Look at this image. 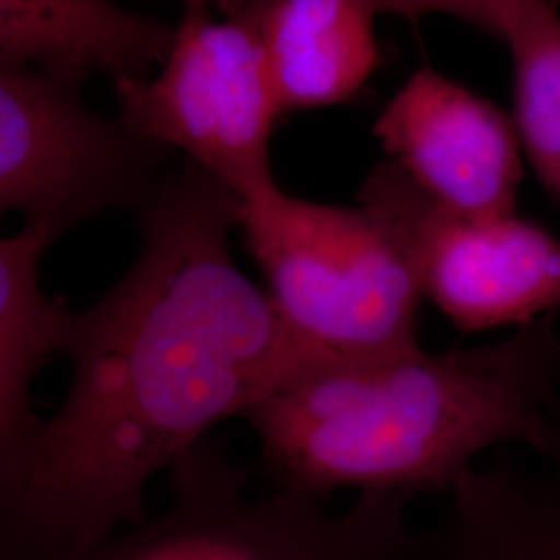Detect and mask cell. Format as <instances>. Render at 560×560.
Wrapping results in <instances>:
<instances>
[{"label":"cell","mask_w":560,"mask_h":560,"mask_svg":"<svg viewBox=\"0 0 560 560\" xmlns=\"http://www.w3.org/2000/svg\"><path fill=\"white\" fill-rule=\"evenodd\" d=\"M241 208L183 161L138 212V260L78 314L65 399L0 471V560L69 559L148 520L154 476L322 363L233 260Z\"/></svg>","instance_id":"cell-1"},{"label":"cell","mask_w":560,"mask_h":560,"mask_svg":"<svg viewBox=\"0 0 560 560\" xmlns=\"http://www.w3.org/2000/svg\"><path fill=\"white\" fill-rule=\"evenodd\" d=\"M360 203L395 229L421 291L463 332L529 326L560 307V241L515 214L463 217L432 200L397 164L382 162Z\"/></svg>","instance_id":"cell-7"},{"label":"cell","mask_w":560,"mask_h":560,"mask_svg":"<svg viewBox=\"0 0 560 560\" xmlns=\"http://www.w3.org/2000/svg\"><path fill=\"white\" fill-rule=\"evenodd\" d=\"M81 90L34 69H0V212L60 235L159 194L168 148L140 140L81 101Z\"/></svg>","instance_id":"cell-6"},{"label":"cell","mask_w":560,"mask_h":560,"mask_svg":"<svg viewBox=\"0 0 560 560\" xmlns=\"http://www.w3.org/2000/svg\"><path fill=\"white\" fill-rule=\"evenodd\" d=\"M552 318L494 347L376 361H322L245 416L277 488L326 499L342 488L399 494L460 486L467 465L504 441L548 446L541 368Z\"/></svg>","instance_id":"cell-2"},{"label":"cell","mask_w":560,"mask_h":560,"mask_svg":"<svg viewBox=\"0 0 560 560\" xmlns=\"http://www.w3.org/2000/svg\"><path fill=\"white\" fill-rule=\"evenodd\" d=\"M177 25L102 0H0V69H34L81 90L94 75L145 80Z\"/></svg>","instance_id":"cell-10"},{"label":"cell","mask_w":560,"mask_h":560,"mask_svg":"<svg viewBox=\"0 0 560 560\" xmlns=\"http://www.w3.org/2000/svg\"><path fill=\"white\" fill-rule=\"evenodd\" d=\"M378 11L441 13L501 38L515 60L517 129L544 185L560 198V15L538 0L376 2Z\"/></svg>","instance_id":"cell-12"},{"label":"cell","mask_w":560,"mask_h":560,"mask_svg":"<svg viewBox=\"0 0 560 560\" xmlns=\"http://www.w3.org/2000/svg\"><path fill=\"white\" fill-rule=\"evenodd\" d=\"M219 13L185 2L161 73L115 81L119 120L140 140L177 148L241 200H256L279 187L270 168L279 106L258 36L235 13Z\"/></svg>","instance_id":"cell-5"},{"label":"cell","mask_w":560,"mask_h":560,"mask_svg":"<svg viewBox=\"0 0 560 560\" xmlns=\"http://www.w3.org/2000/svg\"><path fill=\"white\" fill-rule=\"evenodd\" d=\"M59 237L50 224L25 222L0 241V471L34 439L42 421L32 405L34 381L65 355L75 330L78 314L42 291V256Z\"/></svg>","instance_id":"cell-11"},{"label":"cell","mask_w":560,"mask_h":560,"mask_svg":"<svg viewBox=\"0 0 560 560\" xmlns=\"http://www.w3.org/2000/svg\"><path fill=\"white\" fill-rule=\"evenodd\" d=\"M374 136L390 162L444 208L476 219L513 214L517 129L459 83L421 67L384 106Z\"/></svg>","instance_id":"cell-8"},{"label":"cell","mask_w":560,"mask_h":560,"mask_svg":"<svg viewBox=\"0 0 560 560\" xmlns=\"http://www.w3.org/2000/svg\"><path fill=\"white\" fill-rule=\"evenodd\" d=\"M258 36L280 117L353 98L381 62L376 2H219Z\"/></svg>","instance_id":"cell-9"},{"label":"cell","mask_w":560,"mask_h":560,"mask_svg":"<svg viewBox=\"0 0 560 560\" xmlns=\"http://www.w3.org/2000/svg\"><path fill=\"white\" fill-rule=\"evenodd\" d=\"M168 471L171 497L159 515L65 560L393 559L399 494H361L342 513L277 486L249 494V471L208 439Z\"/></svg>","instance_id":"cell-4"},{"label":"cell","mask_w":560,"mask_h":560,"mask_svg":"<svg viewBox=\"0 0 560 560\" xmlns=\"http://www.w3.org/2000/svg\"><path fill=\"white\" fill-rule=\"evenodd\" d=\"M240 229L282 320L322 361L421 349L418 270L370 206L316 203L275 187L243 201Z\"/></svg>","instance_id":"cell-3"}]
</instances>
